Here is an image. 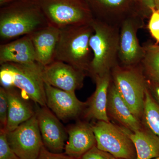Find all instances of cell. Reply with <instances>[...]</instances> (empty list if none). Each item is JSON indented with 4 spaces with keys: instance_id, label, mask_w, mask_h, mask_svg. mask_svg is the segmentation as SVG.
I'll return each mask as SVG.
<instances>
[{
    "instance_id": "9",
    "label": "cell",
    "mask_w": 159,
    "mask_h": 159,
    "mask_svg": "<svg viewBox=\"0 0 159 159\" xmlns=\"http://www.w3.org/2000/svg\"><path fill=\"white\" fill-rule=\"evenodd\" d=\"M10 147L20 159H36L44 146L35 115L17 128L7 132Z\"/></svg>"
},
{
    "instance_id": "12",
    "label": "cell",
    "mask_w": 159,
    "mask_h": 159,
    "mask_svg": "<svg viewBox=\"0 0 159 159\" xmlns=\"http://www.w3.org/2000/svg\"><path fill=\"white\" fill-rule=\"evenodd\" d=\"M35 112L45 147L51 152L61 153L65 147L67 130L48 107L41 106Z\"/></svg>"
},
{
    "instance_id": "21",
    "label": "cell",
    "mask_w": 159,
    "mask_h": 159,
    "mask_svg": "<svg viewBox=\"0 0 159 159\" xmlns=\"http://www.w3.org/2000/svg\"><path fill=\"white\" fill-rule=\"evenodd\" d=\"M145 55L141 61L143 72L147 82L159 85V45L144 46Z\"/></svg>"
},
{
    "instance_id": "22",
    "label": "cell",
    "mask_w": 159,
    "mask_h": 159,
    "mask_svg": "<svg viewBox=\"0 0 159 159\" xmlns=\"http://www.w3.org/2000/svg\"><path fill=\"white\" fill-rule=\"evenodd\" d=\"M142 122L145 128L159 138V105L153 98L148 85L145 91Z\"/></svg>"
},
{
    "instance_id": "5",
    "label": "cell",
    "mask_w": 159,
    "mask_h": 159,
    "mask_svg": "<svg viewBox=\"0 0 159 159\" xmlns=\"http://www.w3.org/2000/svg\"><path fill=\"white\" fill-rule=\"evenodd\" d=\"M111 76L120 96L142 121L148 83L141 64L132 66L118 64L111 71Z\"/></svg>"
},
{
    "instance_id": "27",
    "label": "cell",
    "mask_w": 159,
    "mask_h": 159,
    "mask_svg": "<svg viewBox=\"0 0 159 159\" xmlns=\"http://www.w3.org/2000/svg\"><path fill=\"white\" fill-rule=\"evenodd\" d=\"M36 159H80L67 155L65 154L54 153L48 150L44 145L42 148L39 157Z\"/></svg>"
},
{
    "instance_id": "28",
    "label": "cell",
    "mask_w": 159,
    "mask_h": 159,
    "mask_svg": "<svg viewBox=\"0 0 159 159\" xmlns=\"http://www.w3.org/2000/svg\"><path fill=\"white\" fill-rule=\"evenodd\" d=\"M142 9L145 18L150 16L155 9L154 0H141Z\"/></svg>"
},
{
    "instance_id": "6",
    "label": "cell",
    "mask_w": 159,
    "mask_h": 159,
    "mask_svg": "<svg viewBox=\"0 0 159 159\" xmlns=\"http://www.w3.org/2000/svg\"><path fill=\"white\" fill-rule=\"evenodd\" d=\"M50 25L60 29L91 24L94 18L85 0H38Z\"/></svg>"
},
{
    "instance_id": "1",
    "label": "cell",
    "mask_w": 159,
    "mask_h": 159,
    "mask_svg": "<svg viewBox=\"0 0 159 159\" xmlns=\"http://www.w3.org/2000/svg\"><path fill=\"white\" fill-rule=\"evenodd\" d=\"M49 25L38 0H17L1 6L2 41L31 34Z\"/></svg>"
},
{
    "instance_id": "23",
    "label": "cell",
    "mask_w": 159,
    "mask_h": 159,
    "mask_svg": "<svg viewBox=\"0 0 159 159\" xmlns=\"http://www.w3.org/2000/svg\"><path fill=\"white\" fill-rule=\"evenodd\" d=\"M6 129L0 131V159H20L11 149L7 139Z\"/></svg>"
},
{
    "instance_id": "26",
    "label": "cell",
    "mask_w": 159,
    "mask_h": 159,
    "mask_svg": "<svg viewBox=\"0 0 159 159\" xmlns=\"http://www.w3.org/2000/svg\"><path fill=\"white\" fill-rule=\"evenodd\" d=\"M148 29L152 36L159 43V12L155 10L152 12L148 24Z\"/></svg>"
},
{
    "instance_id": "17",
    "label": "cell",
    "mask_w": 159,
    "mask_h": 159,
    "mask_svg": "<svg viewBox=\"0 0 159 159\" xmlns=\"http://www.w3.org/2000/svg\"><path fill=\"white\" fill-rule=\"evenodd\" d=\"M96 84V90L89 98L83 111L86 119L110 122L107 111L109 88L111 76V73L94 80Z\"/></svg>"
},
{
    "instance_id": "7",
    "label": "cell",
    "mask_w": 159,
    "mask_h": 159,
    "mask_svg": "<svg viewBox=\"0 0 159 159\" xmlns=\"http://www.w3.org/2000/svg\"><path fill=\"white\" fill-rule=\"evenodd\" d=\"M91 125L99 149L116 159H137L135 148L126 129L110 121H97Z\"/></svg>"
},
{
    "instance_id": "31",
    "label": "cell",
    "mask_w": 159,
    "mask_h": 159,
    "mask_svg": "<svg viewBox=\"0 0 159 159\" xmlns=\"http://www.w3.org/2000/svg\"><path fill=\"white\" fill-rule=\"evenodd\" d=\"M155 9L159 12V0H154Z\"/></svg>"
},
{
    "instance_id": "30",
    "label": "cell",
    "mask_w": 159,
    "mask_h": 159,
    "mask_svg": "<svg viewBox=\"0 0 159 159\" xmlns=\"http://www.w3.org/2000/svg\"><path fill=\"white\" fill-rule=\"evenodd\" d=\"M16 1H17V0H0V6H2L5 4H8V3Z\"/></svg>"
},
{
    "instance_id": "2",
    "label": "cell",
    "mask_w": 159,
    "mask_h": 159,
    "mask_svg": "<svg viewBox=\"0 0 159 159\" xmlns=\"http://www.w3.org/2000/svg\"><path fill=\"white\" fill-rule=\"evenodd\" d=\"M91 25L94 32L89 44L93 56L89 76L94 80L111 73L119 64L120 27L95 19Z\"/></svg>"
},
{
    "instance_id": "11",
    "label": "cell",
    "mask_w": 159,
    "mask_h": 159,
    "mask_svg": "<svg viewBox=\"0 0 159 159\" xmlns=\"http://www.w3.org/2000/svg\"><path fill=\"white\" fill-rule=\"evenodd\" d=\"M86 74L68 64L54 61L43 67L45 83L62 90L75 93L83 86Z\"/></svg>"
},
{
    "instance_id": "10",
    "label": "cell",
    "mask_w": 159,
    "mask_h": 159,
    "mask_svg": "<svg viewBox=\"0 0 159 159\" xmlns=\"http://www.w3.org/2000/svg\"><path fill=\"white\" fill-rule=\"evenodd\" d=\"M144 17L129 18L122 23L120 30L119 64L123 66L141 63L145 55V48L139 43L137 32L144 24Z\"/></svg>"
},
{
    "instance_id": "24",
    "label": "cell",
    "mask_w": 159,
    "mask_h": 159,
    "mask_svg": "<svg viewBox=\"0 0 159 159\" xmlns=\"http://www.w3.org/2000/svg\"><path fill=\"white\" fill-rule=\"evenodd\" d=\"M8 97L6 89L4 87L0 88V124L1 129H6L8 119Z\"/></svg>"
},
{
    "instance_id": "8",
    "label": "cell",
    "mask_w": 159,
    "mask_h": 159,
    "mask_svg": "<svg viewBox=\"0 0 159 159\" xmlns=\"http://www.w3.org/2000/svg\"><path fill=\"white\" fill-rule=\"evenodd\" d=\"M94 18L121 27L127 19L135 16L145 18L141 0H85Z\"/></svg>"
},
{
    "instance_id": "3",
    "label": "cell",
    "mask_w": 159,
    "mask_h": 159,
    "mask_svg": "<svg viewBox=\"0 0 159 159\" xmlns=\"http://www.w3.org/2000/svg\"><path fill=\"white\" fill-rule=\"evenodd\" d=\"M55 60L68 64L89 75L93 53L90 46L94 29L91 24L60 29Z\"/></svg>"
},
{
    "instance_id": "19",
    "label": "cell",
    "mask_w": 159,
    "mask_h": 159,
    "mask_svg": "<svg viewBox=\"0 0 159 159\" xmlns=\"http://www.w3.org/2000/svg\"><path fill=\"white\" fill-rule=\"evenodd\" d=\"M4 87L6 89L9 103L6 129L7 132H9L31 119L35 115V111L33 110L29 102L13 88V87Z\"/></svg>"
},
{
    "instance_id": "18",
    "label": "cell",
    "mask_w": 159,
    "mask_h": 159,
    "mask_svg": "<svg viewBox=\"0 0 159 159\" xmlns=\"http://www.w3.org/2000/svg\"><path fill=\"white\" fill-rule=\"evenodd\" d=\"M36 62L30 34L0 46V64L13 63L31 64Z\"/></svg>"
},
{
    "instance_id": "29",
    "label": "cell",
    "mask_w": 159,
    "mask_h": 159,
    "mask_svg": "<svg viewBox=\"0 0 159 159\" xmlns=\"http://www.w3.org/2000/svg\"><path fill=\"white\" fill-rule=\"evenodd\" d=\"M148 85L153 98L159 105V85L148 82Z\"/></svg>"
},
{
    "instance_id": "14",
    "label": "cell",
    "mask_w": 159,
    "mask_h": 159,
    "mask_svg": "<svg viewBox=\"0 0 159 159\" xmlns=\"http://www.w3.org/2000/svg\"><path fill=\"white\" fill-rule=\"evenodd\" d=\"M60 33V29L49 25L30 34L36 61L43 66L55 60Z\"/></svg>"
},
{
    "instance_id": "4",
    "label": "cell",
    "mask_w": 159,
    "mask_h": 159,
    "mask_svg": "<svg viewBox=\"0 0 159 159\" xmlns=\"http://www.w3.org/2000/svg\"><path fill=\"white\" fill-rule=\"evenodd\" d=\"M43 67L37 62L28 65L13 63L1 65V84L19 89L33 102L41 107L47 106Z\"/></svg>"
},
{
    "instance_id": "16",
    "label": "cell",
    "mask_w": 159,
    "mask_h": 159,
    "mask_svg": "<svg viewBox=\"0 0 159 159\" xmlns=\"http://www.w3.org/2000/svg\"><path fill=\"white\" fill-rule=\"evenodd\" d=\"M107 111L109 118L116 121L121 127L132 132L143 128L142 121L132 112L112 79L109 88Z\"/></svg>"
},
{
    "instance_id": "13",
    "label": "cell",
    "mask_w": 159,
    "mask_h": 159,
    "mask_svg": "<svg viewBox=\"0 0 159 159\" xmlns=\"http://www.w3.org/2000/svg\"><path fill=\"white\" fill-rule=\"evenodd\" d=\"M47 106L59 119L68 121L83 112L86 102L78 99L75 93L62 90L45 83Z\"/></svg>"
},
{
    "instance_id": "33",
    "label": "cell",
    "mask_w": 159,
    "mask_h": 159,
    "mask_svg": "<svg viewBox=\"0 0 159 159\" xmlns=\"http://www.w3.org/2000/svg\"></svg>"
},
{
    "instance_id": "25",
    "label": "cell",
    "mask_w": 159,
    "mask_h": 159,
    "mask_svg": "<svg viewBox=\"0 0 159 159\" xmlns=\"http://www.w3.org/2000/svg\"><path fill=\"white\" fill-rule=\"evenodd\" d=\"M111 154L99 149L96 145L83 155L80 159H116Z\"/></svg>"
},
{
    "instance_id": "20",
    "label": "cell",
    "mask_w": 159,
    "mask_h": 159,
    "mask_svg": "<svg viewBox=\"0 0 159 159\" xmlns=\"http://www.w3.org/2000/svg\"><path fill=\"white\" fill-rule=\"evenodd\" d=\"M126 130L135 148L137 159H152L159 156V138L157 136L145 127L133 132Z\"/></svg>"
},
{
    "instance_id": "32",
    "label": "cell",
    "mask_w": 159,
    "mask_h": 159,
    "mask_svg": "<svg viewBox=\"0 0 159 159\" xmlns=\"http://www.w3.org/2000/svg\"><path fill=\"white\" fill-rule=\"evenodd\" d=\"M152 159H159V156L157 157L154 158Z\"/></svg>"
},
{
    "instance_id": "15",
    "label": "cell",
    "mask_w": 159,
    "mask_h": 159,
    "mask_svg": "<svg viewBox=\"0 0 159 159\" xmlns=\"http://www.w3.org/2000/svg\"><path fill=\"white\" fill-rule=\"evenodd\" d=\"M68 139L65 147L64 154L80 159L96 145V138L91 124L79 121L67 129Z\"/></svg>"
}]
</instances>
